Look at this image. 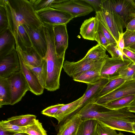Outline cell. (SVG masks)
Wrapping results in <instances>:
<instances>
[{
    "mask_svg": "<svg viewBox=\"0 0 135 135\" xmlns=\"http://www.w3.org/2000/svg\"><path fill=\"white\" fill-rule=\"evenodd\" d=\"M36 12L50 7L55 0H30Z\"/></svg>",
    "mask_w": 135,
    "mask_h": 135,
    "instance_id": "d590c367",
    "label": "cell"
},
{
    "mask_svg": "<svg viewBox=\"0 0 135 135\" xmlns=\"http://www.w3.org/2000/svg\"><path fill=\"white\" fill-rule=\"evenodd\" d=\"M126 81V79L120 77L109 80L92 100L95 102L99 98L113 91Z\"/></svg>",
    "mask_w": 135,
    "mask_h": 135,
    "instance_id": "83f0119b",
    "label": "cell"
},
{
    "mask_svg": "<svg viewBox=\"0 0 135 135\" xmlns=\"http://www.w3.org/2000/svg\"><path fill=\"white\" fill-rule=\"evenodd\" d=\"M135 73V64L131 63L127 68L120 73L119 77L126 79L127 80L133 79Z\"/></svg>",
    "mask_w": 135,
    "mask_h": 135,
    "instance_id": "8d00e7d4",
    "label": "cell"
},
{
    "mask_svg": "<svg viewBox=\"0 0 135 135\" xmlns=\"http://www.w3.org/2000/svg\"><path fill=\"white\" fill-rule=\"evenodd\" d=\"M127 109L130 112L135 113V107H127Z\"/></svg>",
    "mask_w": 135,
    "mask_h": 135,
    "instance_id": "681fc988",
    "label": "cell"
},
{
    "mask_svg": "<svg viewBox=\"0 0 135 135\" xmlns=\"http://www.w3.org/2000/svg\"><path fill=\"white\" fill-rule=\"evenodd\" d=\"M97 135H117L115 130L104 125L97 120L96 128Z\"/></svg>",
    "mask_w": 135,
    "mask_h": 135,
    "instance_id": "e575fe53",
    "label": "cell"
},
{
    "mask_svg": "<svg viewBox=\"0 0 135 135\" xmlns=\"http://www.w3.org/2000/svg\"><path fill=\"white\" fill-rule=\"evenodd\" d=\"M81 0H55L50 7L68 13L74 18L87 15L94 11L89 5Z\"/></svg>",
    "mask_w": 135,
    "mask_h": 135,
    "instance_id": "5b68a950",
    "label": "cell"
},
{
    "mask_svg": "<svg viewBox=\"0 0 135 135\" xmlns=\"http://www.w3.org/2000/svg\"><path fill=\"white\" fill-rule=\"evenodd\" d=\"M125 48H127L135 43V31L126 30L123 33Z\"/></svg>",
    "mask_w": 135,
    "mask_h": 135,
    "instance_id": "f35d334b",
    "label": "cell"
},
{
    "mask_svg": "<svg viewBox=\"0 0 135 135\" xmlns=\"http://www.w3.org/2000/svg\"><path fill=\"white\" fill-rule=\"evenodd\" d=\"M105 60L101 69L100 76L102 78L109 80L119 77L121 72L132 62L130 59L110 58L108 55Z\"/></svg>",
    "mask_w": 135,
    "mask_h": 135,
    "instance_id": "8992f818",
    "label": "cell"
},
{
    "mask_svg": "<svg viewBox=\"0 0 135 135\" xmlns=\"http://www.w3.org/2000/svg\"><path fill=\"white\" fill-rule=\"evenodd\" d=\"M17 42L18 46L19 45L23 50L27 48L32 46L29 37L23 25L20 26L18 27Z\"/></svg>",
    "mask_w": 135,
    "mask_h": 135,
    "instance_id": "4dcf8cb0",
    "label": "cell"
},
{
    "mask_svg": "<svg viewBox=\"0 0 135 135\" xmlns=\"http://www.w3.org/2000/svg\"><path fill=\"white\" fill-rule=\"evenodd\" d=\"M11 93V105L20 101L26 92L30 90L28 83L24 76L20 71L7 78Z\"/></svg>",
    "mask_w": 135,
    "mask_h": 135,
    "instance_id": "52a82bcc",
    "label": "cell"
},
{
    "mask_svg": "<svg viewBox=\"0 0 135 135\" xmlns=\"http://www.w3.org/2000/svg\"><path fill=\"white\" fill-rule=\"evenodd\" d=\"M99 121L114 130L133 133L132 123L135 121V119L130 118L112 117Z\"/></svg>",
    "mask_w": 135,
    "mask_h": 135,
    "instance_id": "2e32d148",
    "label": "cell"
},
{
    "mask_svg": "<svg viewBox=\"0 0 135 135\" xmlns=\"http://www.w3.org/2000/svg\"><path fill=\"white\" fill-rule=\"evenodd\" d=\"M135 99V95H129L112 101L103 105L110 110H118L128 107Z\"/></svg>",
    "mask_w": 135,
    "mask_h": 135,
    "instance_id": "cb8c5ba5",
    "label": "cell"
},
{
    "mask_svg": "<svg viewBox=\"0 0 135 135\" xmlns=\"http://www.w3.org/2000/svg\"><path fill=\"white\" fill-rule=\"evenodd\" d=\"M8 20L4 8L0 6V33L6 30L8 27Z\"/></svg>",
    "mask_w": 135,
    "mask_h": 135,
    "instance_id": "74e56055",
    "label": "cell"
},
{
    "mask_svg": "<svg viewBox=\"0 0 135 135\" xmlns=\"http://www.w3.org/2000/svg\"><path fill=\"white\" fill-rule=\"evenodd\" d=\"M117 135H124L123 133H122L121 132H119L118 133V134Z\"/></svg>",
    "mask_w": 135,
    "mask_h": 135,
    "instance_id": "db71d44e",
    "label": "cell"
},
{
    "mask_svg": "<svg viewBox=\"0 0 135 135\" xmlns=\"http://www.w3.org/2000/svg\"><path fill=\"white\" fill-rule=\"evenodd\" d=\"M97 18L99 21L98 26L110 44L116 42L114 38L106 28L102 21L99 19Z\"/></svg>",
    "mask_w": 135,
    "mask_h": 135,
    "instance_id": "ab89813d",
    "label": "cell"
},
{
    "mask_svg": "<svg viewBox=\"0 0 135 135\" xmlns=\"http://www.w3.org/2000/svg\"><path fill=\"white\" fill-rule=\"evenodd\" d=\"M0 6L6 9L9 30L13 36L16 47L18 46V27L21 25L36 29L44 24L33 5L28 0H0Z\"/></svg>",
    "mask_w": 135,
    "mask_h": 135,
    "instance_id": "6da1fadb",
    "label": "cell"
},
{
    "mask_svg": "<svg viewBox=\"0 0 135 135\" xmlns=\"http://www.w3.org/2000/svg\"><path fill=\"white\" fill-rule=\"evenodd\" d=\"M43 29L47 44L46 54L43 58L46 61L47 72L45 89L53 91L60 88V76L65 57L60 56L56 53L53 26L46 25L43 26Z\"/></svg>",
    "mask_w": 135,
    "mask_h": 135,
    "instance_id": "7a4b0ae2",
    "label": "cell"
},
{
    "mask_svg": "<svg viewBox=\"0 0 135 135\" xmlns=\"http://www.w3.org/2000/svg\"><path fill=\"white\" fill-rule=\"evenodd\" d=\"M15 38L8 29L0 33V58L16 49Z\"/></svg>",
    "mask_w": 135,
    "mask_h": 135,
    "instance_id": "44dd1931",
    "label": "cell"
},
{
    "mask_svg": "<svg viewBox=\"0 0 135 135\" xmlns=\"http://www.w3.org/2000/svg\"><path fill=\"white\" fill-rule=\"evenodd\" d=\"M132 126L133 131V133L135 134V121L132 123Z\"/></svg>",
    "mask_w": 135,
    "mask_h": 135,
    "instance_id": "f907efd6",
    "label": "cell"
},
{
    "mask_svg": "<svg viewBox=\"0 0 135 135\" xmlns=\"http://www.w3.org/2000/svg\"><path fill=\"white\" fill-rule=\"evenodd\" d=\"M123 52L128 58L135 64V53L126 48H124Z\"/></svg>",
    "mask_w": 135,
    "mask_h": 135,
    "instance_id": "ee69618b",
    "label": "cell"
},
{
    "mask_svg": "<svg viewBox=\"0 0 135 135\" xmlns=\"http://www.w3.org/2000/svg\"><path fill=\"white\" fill-rule=\"evenodd\" d=\"M25 133L29 135H47L42 123L36 119L30 124L26 127Z\"/></svg>",
    "mask_w": 135,
    "mask_h": 135,
    "instance_id": "1f68e13d",
    "label": "cell"
},
{
    "mask_svg": "<svg viewBox=\"0 0 135 135\" xmlns=\"http://www.w3.org/2000/svg\"><path fill=\"white\" fill-rule=\"evenodd\" d=\"M126 28V30L131 31H135V17L127 24Z\"/></svg>",
    "mask_w": 135,
    "mask_h": 135,
    "instance_id": "bcb514c9",
    "label": "cell"
},
{
    "mask_svg": "<svg viewBox=\"0 0 135 135\" xmlns=\"http://www.w3.org/2000/svg\"><path fill=\"white\" fill-rule=\"evenodd\" d=\"M99 21L97 17H92L85 20L80 28V34L83 38L89 40H95Z\"/></svg>",
    "mask_w": 135,
    "mask_h": 135,
    "instance_id": "d6986e66",
    "label": "cell"
},
{
    "mask_svg": "<svg viewBox=\"0 0 135 135\" xmlns=\"http://www.w3.org/2000/svg\"><path fill=\"white\" fill-rule=\"evenodd\" d=\"M102 65L90 69L73 78V79L75 81L87 84H95L102 79L100 71Z\"/></svg>",
    "mask_w": 135,
    "mask_h": 135,
    "instance_id": "603a6c76",
    "label": "cell"
},
{
    "mask_svg": "<svg viewBox=\"0 0 135 135\" xmlns=\"http://www.w3.org/2000/svg\"><path fill=\"white\" fill-rule=\"evenodd\" d=\"M14 133L3 131L0 129V135H13Z\"/></svg>",
    "mask_w": 135,
    "mask_h": 135,
    "instance_id": "7dc6e473",
    "label": "cell"
},
{
    "mask_svg": "<svg viewBox=\"0 0 135 135\" xmlns=\"http://www.w3.org/2000/svg\"><path fill=\"white\" fill-rule=\"evenodd\" d=\"M26 65L35 75L40 84L45 89L47 76V65L46 60L43 59L41 64L37 67H34L28 65Z\"/></svg>",
    "mask_w": 135,
    "mask_h": 135,
    "instance_id": "d4e9b609",
    "label": "cell"
},
{
    "mask_svg": "<svg viewBox=\"0 0 135 135\" xmlns=\"http://www.w3.org/2000/svg\"><path fill=\"white\" fill-rule=\"evenodd\" d=\"M17 53L20 65V71L24 76L28 83L30 91L37 95L42 94L44 88L40 84L35 75L27 66L20 54L18 52Z\"/></svg>",
    "mask_w": 135,
    "mask_h": 135,
    "instance_id": "9a60e30c",
    "label": "cell"
},
{
    "mask_svg": "<svg viewBox=\"0 0 135 135\" xmlns=\"http://www.w3.org/2000/svg\"><path fill=\"white\" fill-rule=\"evenodd\" d=\"M133 79H135V73L133 77Z\"/></svg>",
    "mask_w": 135,
    "mask_h": 135,
    "instance_id": "11a10c76",
    "label": "cell"
},
{
    "mask_svg": "<svg viewBox=\"0 0 135 135\" xmlns=\"http://www.w3.org/2000/svg\"><path fill=\"white\" fill-rule=\"evenodd\" d=\"M0 129L3 131L14 133H25L26 127L18 126L12 124L7 120H2L0 122Z\"/></svg>",
    "mask_w": 135,
    "mask_h": 135,
    "instance_id": "d6a6232c",
    "label": "cell"
},
{
    "mask_svg": "<svg viewBox=\"0 0 135 135\" xmlns=\"http://www.w3.org/2000/svg\"><path fill=\"white\" fill-rule=\"evenodd\" d=\"M131 95H135V79L125 81L113 91L94 102L97 104L104 105L112 101Z\"/></svg>",
    "mask_w": 135,
    "mask_h": 135,
    "instance_id": "30bf717a",
    "label": "cell"
},
{
    "mask_svg": "<svg viewBox=\"0 0 135 135\" xmlns=\"http://www.w3.org/2000/svg\"><path fill=\"white\" fill-rule=\"evenodd\" d=\"M109 81L108 79L102 78L95 84H87V88L82 96V99L80 105V108L92 100Z\"/></svg>",
    "mask_w": 135,
    "mask_h": 135,
    "instance_id": "ffe728a7",
    "label": "cell"
},
{
    "mask_svg": "<svg viewBox=\"0 0 135 135\" xmlns=\"http://www.w3.org/2000/svg\"><path fill=\"white\" fill-rule=\"evenodd\" d=\"M16 50L25 64L34 67L38 66L41 64L43 59L32 46L23 50L18 45L16 47Z\"/></svg>",
    "mask_w": 135,
    "mask_h": 135,
    "instance_id": "ac0fdd59",
    "label": "cell"
},
{
    "mask_svg": "<svg viewBox=\"0 0 135 135\" xmlns=\"http://www.w3.org/2000/svg\"><path fill=\"white\" fill-rule=\"evenodd\" d=\"M23 25L29 37L32 47L42 58H44L46 53L47 44L43 26L34 29L25 25Z\"/></svg>",
    "mask_w": 135,
    "mask_h": 135,
    "instance_id": "4fadbf2b",
    "label": "cell"
},
{
    "mask_svg": "<svg viewBox=\"0 0 135 135\" xmlns=\"http://www.w3.org/2000/svg\"><path fill=\"white\" fill-rule=\"evenodd\" d=\"M133 0L135 4V0Z\"/></svg>",
    "mask_w": 135,
    "mask_h": 135,
    "instance_id": "9f6ffc18",
    "label": "cell"
},
{
    "mask_svg": "<svg viewBox=\"0 0 135 135\" xmlns=\"http://www.w3.org/2000/svg\"><path fill=\"white\" fill-rule=\"evenodd\" d=\"M83 121L79 114L75 113L60 126L57 135H76Z\"/></svg>",
    "mask_w": 135,
    "mask_h": 135,
    "instance_id": "e0dca14e",
    "label": "cell"
},
{
    "mask_svg": "<svg viewBox=\"0 0 135 135\" xmlns=\"http://www.w3.org/2000/svg\"><path fill=\"white\" fill-rule=\"evenodd\" d=\"M97 120L91 119L83 121L78 128L76 135H97Z\"/></svg>",
    "mask_w": 135,
    "mask_h": 135,
    "instance_id": "4316f807",
    "label": "cell"
},
{
    "mask_svg": "<svg viewBox=\"0 0 135 135\" xmlns=\"http://www.w3.org/2000/svg\"><path fill=\"white\" fill-rule=\"evenodd\" d=\"M106 50L110 54L112 58L129 59L123 54L118 47L117 42L110 44L105 48Z\"/></svg>",
    "mask_w": 135,
    "mask_h": 135,
    "instance_id": "836d02e7",
    "label": "cell"
},
{
    "mask_svg": "<svg viewBox=\"0 0 135 135\" xmlns=\"http://www.w3.org/2000/svg\"><path fill=\"white\" fill-rule=\"evenodd\" d=\"M20 70V60L16 49L0 58V78H7Z\"/></svg>",
    "mask_w": 135,
    "mask_h": 135,
    "instance_id": "7c38bea8",
    "label": "cell"
},
{
    "mask_svg": "<svg viewBox=\"0 0 135 135\" xmlns=\"http://www.w3.org/2000/svg\"><path fill=\"white\" fill-rule=\"evenodd\" d=\"M36 12L44 24L53 26L67 24L74 18L68 13L51 7Z\"/></svg>",
    "mask_w": 135,
    "mask_h": 135,
    "instance_id": "9c48e42d",
    "label": "cell"
},
{
    "mask_svg": "<svg viewBox=\"0 0 135 135\" xmlns=\"http://www.w3.org/2000/svg\"><path fill=\"white\" fill-rule=\"evenodd\" d=\"M75 113L79 114L83 121L91 119L101 121L112 117L135 119V114L129 111L127 107L117 110H110L92 100L86 104Z\"/></svg>",
    "mask_w": 135,
    "mask_h": 135,
    "instance_id": "3957f363",
    "label": "cell"
},
{
    "mask_svg": "<svg viewBox=\"0 0 135 135\" xmlns=\"http://www.w3.org/2000/svg\"><path fill=\"white\" fill-rule=\"evenodd\" d=\"M82 97L70 103L64 105L61 107L53 117L58 121V123L66 119L71 114H74L80 108V104Z\"/></svg>",
    "mask_w": 135,
    "mask_h": 135,
    "instance_id": "7402d4cb",
    "label": "cell"
},
{
    "mask_svg": "<svg viewBox=\"0 0 135 135\" xmlns=\"http://www.w3.org/2000/svg\"><path fill=\"white\" fill-rule=\"evenodd\" d=\"M114 19L119 32L123 29L135 17V4L133 0H109Z\"/></svg>",
    "mask_w": 135,
    "mask_h": 135,
    "instance_id": "277c9868",
    "label": "cell"
},
{
    "mask_svg": "<svg viewBox=\"0 0 135 135\" xmlns=\"http://www.w3.org/2000/svg\"><path fill=\"white\" fill-rule=\"evenodd\" d=\"M95 16L102 21L117 43L119 38V31L114 19L109 0H104L101 11L96 13Z\"/></svg>",
    "mask_w": 135,
    "mask_h": 135,
    "instance_id": "8fae6325",
    "label": "cell"
},
{
    "mask_svg": "<svg viewBox=\"0 0 135 135\" xmlns=\"http://www.w3.org/2000/svg\"><path fill=\"white\" fill-rule=\"evenodd\" d=\"M106 49L98 44L90 49L83 58L85 59L92 61L100 60L105 58L107 55Z\"/></svg>",
    "mask_w": 135,
    "mask_h": 135,
    "instance_id": "f1b7e54d",
    "label": "cell"
},
{
    "mask_svg": "<svg viewBox=\"0 0 135 135\" xmlns=\"http://www.w3.org/2000/svg\"><path fill=\"white\" fill-rule=\"evenodd\" d=\"M105 61V58L95 61L88 60L83 58L77 62L66 60L62 68L69 76L73 78L90 69L102 66Z\"/></svg>",
    "mask_w": 135,
    "mask_h": 135,
    "instance_id": "ba28073f",
    "label": "cell"
},
{
    "mask_svg": "<svg viewBox=\"0 0 135 135\" xmlns=\"http://www.w3.org/2000/svg\"><path fill=\"white\" fill-rule=\"evenodd\" d=\"M95 41L97 42L98 44L103 46L105 49L110 44L99 26L96 36Z\"/></svg>",
    "mask_w": 135,
    "mask_h": 135,
    "instance_id": "b9f144b4",
    "label": "cell"
},
{
    "mask_svg": "<svg viewBox=\"0 0 135 135\" xmlns=\"http://www.w3.org/2000/svg\"><path fill=\"white\" fill-rule=\"evenodd\" d=\"M128 107H135V99L131 103Z\"/></svg>",
    "mask_w": 135,
    "mask_h": 135,
    "instance_id": "f5cc1de1",
    "label": "cell"
},
{
    "mask_svg": "<svg viewBox=\"0 0 135 135\" xmlns=\"http://www.w3.org/2000/svg\"><path fill=\"white\" fill-rule=\"evenodd\" d=\"M13 135H29L27 134L24 132L18 133H15L13 134Z\"/></svg>",
    "mask_w": 135,
    "mask_h": 135,
    "instance_id": "816d5d0a",
    "label": "cell"
},
{
    "mask_svg": "<svg viewBox=\"0 0 135 135\" xmlns=\"http://www.w3.org/2000/svg\"><path fill=\"white\" fill-rule=\"evenodd\" d=\"M64 105V104H58L49 107L43 110L41 112V113L49 117H53Z\"/></svg>",
    "mask_w": 135,
    "mask_h": 135,
    "instance_id": "60d3db41",
    "label": "cell"
},
{
    "mask_svg": "<svg viewBox=\"0 0 135 135\" xmlns=\"http://www.w3.org/2000/svg\"><path fill=\"white\" fill-rule=\"evenodd\" d=\"M127 48L135 53V43Z\"/></svg>",
    "mask_w": 135,
    "mask_h": 135,
    "instance_id": "c3c4849f",
    "label": "cell"
},
{
    "mask_svg": "<svg viewBox=\"0 0 135 135\" xmlns=\"http://www.w3.org/2000/svg\"><path fill=\"white\" fill-rule=\"evenodd\" d=\"M11 99L10 90L7 78H0V107L10 105Z\"/></svg>",
    "mask_w": 135,
    "mask_h": 135,
    "instance_id": "484cf974",
    "label": "cell"
},
{
    "mask_svg": "<svg viewBox=\"0 0 135 135\" xmlns=\"http://www.w3.org/2000/svg\"><path fill=\"white\" fill-rule=\"evenodd\" d=\"M119 38L118 41L117 43V45L119 49L123 52L125 48V44L123 38V33H121L119 32Z\"/></svg>",
    "mask_w": 135,
    "mask_h": 135,
    "instance_id": "f6af8a7d",
    "label": "cell"
},
{
    "mask_svg": "<svg viewBox=\"0 0 135 135\" xmlns=\"http://www.w3.org/2000/svg\"><path fill=\"white\" fill-rule=\"evenodd\" d=\"M81 1L89 4L93 8L94 11L97 13L101 11L103 3L104 0H81Z\"/></svg>",
    "mask_w": 135,
    "mask_h": 135,
    "instance_id": "7bdbcfd3",
    "label": "cell"
},
{
    "mask_svg": "<svg viewBox=\"0 0 135 135\" xmlns=\"http://www.w3.org/2000/svg\"><path fill=\"white\" fill-rule=\"evenodd\" d=\"M53 30L56 53L58 55L65 57L68 43L66 24L53 26Z\"/></svg>",
    "mask_w": 135,
    "mask_h": 135,
    "instance_id": "5bb4252c",
    "label": "cell"
},
{
    "mask_svg": "<svg viewBox=\"0 0 135 135\" xmlns=\"http://www.w3.org/2000/svg\"><path fill=\"white\" fill-rule=\"evenodd\" d=\"M36 118L35 115L27 114L13 116L8 118L7 120L12 124L25 127L31 124Z\"/></svg>",
    "mask_w": 135,
    "mask_h": 135,
    "instance_id": "f546056e",
    "label": "cell"
}]
</instances>
